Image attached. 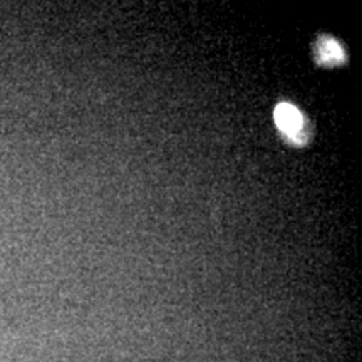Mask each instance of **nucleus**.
Instances as JSON below:
<instances>
[{"instance_id":"f257e3e1","label":"nucleus","mask_w":362,"mask_h":362,"mask_svg":"<svg viewBox=\"0 0 362 362\" xmlns=\"http://www.w3.org/2000/svg\"><path fill=\"white\" fill-rule=\"evenodd\" d=\"M274 116L279 129L282 131L288 139H292V143H305V119L296 106H292V104L288 103H280L279 106L275 107Z\"/></svg>"},{"instance_id":"f03ea898","label":"nucleus","mask_w":362,"mask_h":362,"mask_svg":"<svg viewBox=\"0 0 362 362\" xmlns=\"http://www.w3.org/2000/svg\"><path fill=\"white\" fill-rule=\"evenodd\" d=\"M317 57H319L320 64L336 66L344 62L346 54H344L341 44L336 42V40L330 37H322L317 44Z\"/></svg>"}]
</instances>
